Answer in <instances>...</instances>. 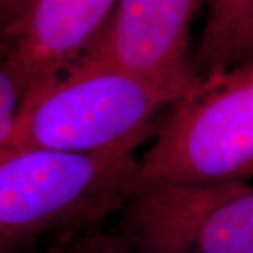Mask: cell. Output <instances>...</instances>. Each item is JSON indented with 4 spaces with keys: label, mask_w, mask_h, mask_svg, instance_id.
Instances as JSON below:
<instances>
[{
    "label": "cell",
    "mask_w": 253,
    "mask_h": 253,
    "mask_svg": "<svg viewBox=\"0 0 253 253\" xmlns=\"http://www.w3.org/2000/svg\"><path fill=\"white\" fill-rule=\"evenodd\" d=\"M37 0H0V40L26 17Z\"/></svg>",
    "instance_id": "cell-9"
},
{
    "label": "cell",
    "mask_w": 253,
    "mask_h": 253,
    "mask_svg": "<svg viewBox=\"0 0 253 253\" xmlns=\"http://www.w3.org/2000/svg\"><path fill=\"white\" fill-rule=\"evenodd\" d=\"M135 149L0 155V253H24L46 235L89 229L120 214L135 186Z\"/></svg>",
    "instance_id": "cell-2"
},
{
    "label": "cell",
    "mask_w": 253,
    "mask_h": 253,
    "mask_svg": "<svg viewBox=\"0 0 253 253\" xmlns=\"http://www.w3.org/2000/svg\"><path fill=\"white\" fill-rule=\"evenodd\" d=\"M253 56V30L248 0H208L194 72L199 79L218 76L238 61Z\"/></svg>",
    "instance_id": "cell-6"
},
{
    "label": "cell",
    "mask_w": 253,
    "mask_h": 253,
    "mask_svg": "<svg viewBox=\"0 0 253 253\" xmlns=\"http://www.w3.org/2000/svg\"><path fill=\"white\" fill-rule=\"evenodd\" d=\"M23 93L16 78L0 61V155L10 151Z\"/></svg>",
    "instance_id": "cell-8"
},
{
    "label": "cell",
    "mask_w": 253,
    "mask_h": 253,
    "mask_svg": "<svg viewBox=\"0 0 253 253\" xmlns=\"http://www.w3.org/2000/svg\"><path fill=\"white\" fill-rule=\"evenodd\" d=\"M118 0H37L0 40V61L23 99L81 61L107 24Z\"/></svg>",
    "instance_id": "cell-5"
},
{
    "label": "cell",
    "mask_w": 253,
    "mask_h": 253,
    "mask_svg": "<svg viewBox=\"0 0 253 253\" xmlns=\"http://www.w3.org/2000/svg\"><path fill=\"white\" fill-rule=\"evenodd\" d=\"M46 253H131V249L117 231L96 226L56 236Z\"/></svg>",
    "instance_id": "cell-7"
},
{
    "label": "cell",
    "mask_w": 253,
    "mask_h": 253,
    "mask_svg": "<svg viewBox=\"0 0 253 253\" xmlns=\"http://www.w3.org/2000/svg\"><path fill=\"white\" fill-rule=\"evenodd\" d=\"M253 174V63L199 79L138 161L135 186L212 184Z\"/></svg>",
    "instance_id": "cell-3"
},
{
    "label": "cell",
    "mask_w": 253,
    "mask_h": 253,
    "mask_svg": "<svg viewBox=\"0 0 253 253\" xmlns=\"http://www.w3.org/2000/svg\"><path fill=\"white\" fill-rule=\"evenodd\" d=\"M201 0H118L81 59L113 65L155 81L191 87L189 27Z\"/></svg>",
    "instance_id": "cell-4"
},
{
    "label": "cell",
    "mask_w": 253,
    "mask_h": 253,
    "mask_svg": "<svg viewBox=\"0 0 253 253\" xmlns=\"http://www.w3.org/2000/svg\"><path fill=\"white\" fill-rule=\"evenodd\" d=\"M189 89L81 59L23 99L10 149L72 155L136 149L156 132L161 111Z\"/></svg>",
    "instance_id": "cell-1"
}]
</instances>
